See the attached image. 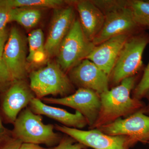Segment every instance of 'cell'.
<instances>
[{
  "label": "cell",
  "mask_w": 149,
  "mask_h": 149,
  "mask_svg": "<svg viewBox=\"0 0 149 149\" xmlns=\"http://www.w3.org/2000/svg\"><path fill=\"white\" fill-rule=\"evenodd\" d=\"M139 77L137 74L127 77L118 85L100 95V110L91 129L100 128L143 109L146 105L145 103L131 97Z\"/></svg>",
  "instance_id": "obj_1"
},
{
  "label": "cell",
  "mask_w": 149,
  "mask_h": 149,
  "mask_svg": "<svg viewBox=\"0 0 149 149\" xmlns=\"http://www.w3.org/2000/svg\"><path fill=\"white\" fill-rule=\"evenodd\" d=\"M93 2L102 12L104 22L101 31L93 40L95 45L123 34L133 35L143 31L134 20L132 12L123 0H95Z\"/></svg>",
  "instance_id": "obj_2"
},
{
  "label": "cell",
  "mask_w": 149,
  "mask_h": 149,
  "mask_svg": "<svg viewBox=\"0 0 149 149\" xmlns=\"http://www.w3.org/2000/svg\"><path fill=\"white\" fill-rule=\"evenodd\" d=\"M13 125L12 136L22 143L45 144L51 148L57 146L63 137L55 132L54 125L45 124L42 116L28 107L19 113Z\"/></svg>",
  "instance_id": "obj_3"
},
{
  "label": "cell",
  "mask_w": 149,
  "mask_h": 149,
  "mask_svg": "<svg viewBox=\"0 0 149 149\" xmlns=\"http://www.w3.org/2000/svg\"><path fill=\"white\" fill-rule=\"evenodd\" d=\"M149 44V35L144 31L128 37L110 74L109 83L116 86L125 78L138 74L143 67L144 51Z\"/></svg>",
  "instance_id": "obj_4"
},
{
  "label": "cell",
  "mask_w": 149,
  "mask_h": 149,
  "mask_svg": "<svg viewBox=\"0 0 149 149\" xmlns=\"http://www.w3.org/2000/svg\"><path fill=\"white\" fill-rule=\"evenodd\" d=\"M29 78L31 90L40 100L49 95L63 97L75 92L68 75L57 63H48L46 66L33 70Z\"/></svg>",
  "instance_id": "obj_5"
},
{
  "label": "cell",
  "mask_w": 149,
  "mask_h": 149,
  "mask_svg": "<svg viewBox=\"0 0 149 149\" xmlns=\"http://www.w3.org/2000/svg\"><path fill=\"white\" fill-rule=\"evenodd\" d=\"M95 46L85 37L79 19H76L60 47L56 55L58 64L66 73L87 58Z\"/></svg>",
  "instance_id": "obj_6"
},
{
  "label": "cell",
  "mask_w": 149,
  "mask_h": 149,
  "mask_svg": "<svg viewBox=\"0 0 149 149\" xmlns=\"http://www.w3.org/2000/svg\"><path fill=\"white\" fill-rule=\"evenodd\" d=\"M54 126L55 130L94 149H130L138 143L130 136H110L97 128L84 130L58 124Z\"/></svg>",
  "instance_id": "obj_7"
},
{
  "label": "cell",
  "mask_w": 149,
  "mask_h": 149,
  "mask_svg": "<svg viewBox=\"0 0 149 149\" xmlns=\"http://www.w3.org/2000/svg\"><path fill=\"white\" fill-rule=\"evenodd\" d=\"M41 100L46 104L61 105L75 109L85 118L90 129L96 122L100 110V94L86 88H78L71 95L63 97H45Z\"/></svg>",
  "instance_id": "obj_8"
},
{
  "label": "cell",
  "mask_w": 149,
  "mask_h": 149,
  "mask_svg": "<svg viewBox=\"0 0 149 149\" xmlns=\"http://www.w3.org/2000/svg\"><path fill=\"white\" fill-rule=\"evenodd\" d=\"M143 109L97 129L110 136H130L138 142L148 144L149 116L144 113Z\"/></svg>",
  "instance_id": "obj_9"
},
{
  "label": "cell",
  "mask_w": 149,
  "mask_h": 149,
  "mask_svg": "<svg viewBox=\"0 0 149 149\" xmlns=\"http://www.w3.org/2000/svg\"><path fill=\"white\" fill-rule=\"evenodd\" d=\"M2 58L14 81L26 79L28 72L26 44L23 36L15 27L11 29Z\"/></svg>",
  "instance_id": "obj_10"
},
{
  "label": "cell",
  "mask_w": 149,
  "mask_h": 149,
  "mask_svg": "<svg viewBox=\"0 0 149 149\" xmlns=\"http://www.w3.org/2000/svg\"><path fill=\"white\" fill-rule=\"evenodd\" d=\"M73 85L90 89L100 95L109 90V76L94 63L85 59L68 72Z\"/></svg>",
  "instance_id": "obj_11"
},
{
  "label": "cell",
  "mask_w": 149,
  "mask_h": 149,
  "mask_svg": "<svg viewBox=\"0 0 149 149\" xmlns=\"http://www.w3.org/2000/svg\"><path fill=\"white\" fill-rule=\"evenodd\" d=\"M1 104L6 121L14 123L20 112L36 97L26 80H15L4 92Z\"/></svg>",
  "instance_id": "obj_12"
},
{
  "label": "cell",
  "mask_w": 149,
  "mask_h": 149,
  "mask_svg": "<svg viewBox=\"0 0 149 149\" xmlns=\"http://www.w3.org/2000/svg\"><path fill=\"white\" fill-rule=\"evenodd\" d=\"M76 19L72 6L55 9L45 47L48 57L57 55L63 41Z\"/></svg>",
  "instance_id": "obj_13"
},
{
  "label": "cell",
  "mask_w": 149,
  "mask_h": 149,
  "mask_svg": "<svg viewBox=\"0 0 149 149\" xmlns=\"http://www.w3.org/2000/svg\"><path fill=\"white\" fill-rule=\"evenodd\" d=\"M131 35H118L95 46L86 59L94 63L109 76L123 45Z\"/></svg>",
  "instance_id": "obj_14"
},
{
  "label": "cell",
  "mask_w": 149,
  "mask_h": 149,
  "mask_svg": "<svg viewBox=\"0 0 149 149\" xmlns=\"http://www.w3.org/2000/svg\"><path fill=\"white\" fill-rule=\"evenodd\" d=\"M28 107L36 114L45 116L69 128L81 129L88 125L85 118L79 112L70 113L65 110L48 105L37 98L31 101Z\"/></svg>",
  "instance_id": "obj_15"
},
{
  "label": "cell",
  "mask_w": 149,
  "mask_h": 149,
  "mask_svg": "<svg viewBox=\"0 0 149 149\" xmlns=\"http://www.w3.org/2000/svg\"><path fill=\"white\" fill-rule=\"evenodd\" d=\"M75 2L83 33L88 40L93 42L101 31L104 15L93 1L82 0Z\"/></svg>",
  "instance_id": "obj_16"
},
{
  "label": "cell",
  "mask_w": 149,
  "mask_h": 149,
  "mask_svg": "<svg viewBox=\"0 0 149 149\" xmlns=\"http://www.w3.org/2000/svg\"><path fill=\"white\" fill-rule=\"evenodd\" d=\"M29 54L27 61L33 64H39L46 61L48 56L45 47V37L42 30L34 29L28 35Z\"/></svg>",
  "instance_id": "obj_17"
},
{
  "label": "cell",
  "mask_w": 149,
  "mask_h": 149,
  "mask_svg": "<svg viewBox=\"0 0 149 149\" xmlns=\"http://www.w3.org/2000/svg\"><path fill=\"white\" fill-rule=\"evenodd\" d=\"M42 17V11L39 8H13L11 22H16L27 29L34 28Z\"/></svg>",
  "instance_id": "obj_18"
},
{
  "label": "cell",
  "mask_w": 149,
  "mask_h": 149,
  "mask_svg": "<svg viewBox=\"0 0 149 149\" xmlns=\"http://www.w3.org/2000/svg\"><path fill=\"white\" fill-rule=\"evenodd\" d=\"M127 5L136 24L143 29L149 28V1L128 0Z\"/></svg>",
  "instance_id": "obj_19"
},
{
  "label": "cell",
  "mask_w": 149,
  "mask_h": 149,
  "mask_svg": "<svg viewBox=\"0 0 149 149\" xmlns=\"http://www.w3.org/2000/svg\"><path fill=\"white\" fill-rule=\"evenodd\" d=\"M7 3L12 8H57L62 7L65 2L62 0H6Z\"/></svg>",
  "instance_id": "obj_20"
},
{
  "label": "cell",
  "mask_w": 149,
  "mask_h": 149,
  "mask_svg": "<svg viewBox=\"0 0 149 149\" xmlns=\"http://www.w3.org/2000/svg\"><path fill=\"white\" fill-rule=\"evenodd\" d=\"M149 90V62L144 70L143 73L139 83L136 84L133 92V98L141 100Z\"/></svg>",
  "instance_id": "obj_21"
},
{
  "label": "cell",
  "mask_w": 149,
  "mask_h": 149,
  "mask_svg": "<svg viewBox=\"0 0 149 149\" xmlns=\"http://www.w3.org/2000/svg\"><path fill=\"white\" fill-rule=\"evenodd\" d=\"M14 81L3 59L0 58V92L3 93Z\"/></svg>",
  "instance_id": "obj_22"
},
{
  "label": "cell",
  "mask_w": 149,
  "mask_h": 149,
  "mask_svg": "<svg viewBox=\"0 0 149 149\" xmlns=\"http://www.w3.org/2000/svg\"><path fill=\"white\" fill-rule=\"evenodd\" d=\"M6 0H0V31L6 28V25L11 22L12 10Z\"/></svg>",
  "instance_id": "obj_23"
},
{
  "label": "cell",
  "mask_w": 149,
  "mask_h": 149,
  "mask_svg": "<svg viewBox=\"0 0 149 149\" xmlns=\"http://www.w3.org/2000/svg\"><path fill=\"white\" fill-rule=\"evenodd\" d=\"M88 147L78 143L70 136L65 135L63 137L55 149H86Z\"/></svg>",
  "instance_id": "obj_24"
},
{
  "label": "cell",
  "mask_w": 149,
  "mask_h": 149,
  "mask_svg": "<svg viewBox=\"0 0 149 149\" xmlns=\"http://www.w3.org/2000/svg\"><path fill=\"white\" fill-rule=\"evenodd\" d=\"M22 143L12 136L0 144V149H19Z\"/></svg>",
  "instance_id": "obj_25"
},
{
  "label": "cell",
  "mask_w": 149,
  "mask_h": 149,
  "mask_svg": "<svg viewBox=\"0 0 149 149\" xmlns=\"http://www.w3.org/2000/svg\"><path fill=\"white\" fill-rule=\"evenodd\" d=\"M9 35V34L6 28L0 31V58L2 57L4 49L8 39Z\"/></svg>",
  "instance_id": "obj_26"
},
{
  "label": "cell",
  "mask_w": 149,
  "mask_h": 149,
  "mask_svg": "<svg viewBox=\"0 0 149 149\" xmlns=\"http://www.w3.org/2000/svg\"><path fill=\"white\" fill-rule=\"evenodd\" d=\"M11 131L4 126L0 115V144L12 136Z\"/></svg>",
  "instance_id": "obj_27"
},
{
  "label": "cell",
  "mask_w": 149,
  "mask_h": 149,
  "mask_svg": "<svg viewBox=\"0 0 149 149\" xmlns=\"http://www.w3.org/2000/svg\"><path fill=\"white\" fill-rule=\"evenodd\" d=\"M19 149H55V146L45 148L37 144L22 143Z\"/></svg>",
  "instance_id": "obj_28"
},
{
  "label": "cell",
  "mask_w": 149,
  "mask_h": 149,
  "mask_svg": "<svg viewBox=\"0 0 149 149\" xmlns=\"http://www.w3.org/2000/svg\"><path fill=\"white\" fill-rule=\"evenodd\" d=\"M144 98H146L148 100V104L146 105V107H145L143 110V111L144 113L145 114L149 116V90L147 91L145 95Z\"/></svg>",
  "instance_id": "obj_29"
},
{
  "label": "cell",
  "mask_w": 149,
  "mask_h": 149,
  "mask_svg": "<svg viewBox=\"0 0 149 149\" xmlns=\"http://www.w3.org/2000/svg\"><path fill=\"white\" fill-rule=\"evenodd\" d=\"M148 29H149V28H148Z\"/></svg>",
  "instance_id": "obj_30"
},
{
  "label": "cell",
  "mask_w": 149,
  "mask_h": 149,
  "mask_svg": "<svg viewBox=\"0 0 149 149\" xmlns=\"http://www.w3.org/2000/svg\"><path fill=\"white\" fill-rule=\"evenodd\" d=\"M148 144H149V143H148Z\"/></svg>",
  "instance_id": "obj_31"
}]
</instances>
